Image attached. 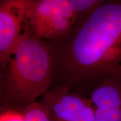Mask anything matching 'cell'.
Returning <instances> with one entry per match:
<instances>
[{"label": "cell", "instance_id": "cell-3", "mask_svg": "<svg viewBox=\"0 0 121 121\" xmlns=\"http://www.w3.org/2000/svg\"><path fill=\"white\" fill-rule=\"evenodd\" d=\"M69 0L32 1L26 22L36 37L54 39L67 34L76 19Z\"/></svg>", "mask_w": 121, "mask_h": 121}, {"label": "cell", "instance_id": "cell-4", "mask_svg": "<svg viewBox=\"0 0 121 121\" xmlns=\"http://www.w3.org/2000/svg\"><path fill=\"white\" fill-rule=\"evenodd\" d=\"M51 121H96L94 108L88 98L56 87L42 95L40 102Z\"/></svg>", "mask_w": 121, "mask_h": 121}, {"label": "cell", "instance_id": "cell-9", "mask_svg": "<svg viewBox=\"0 0 121 121\" xmlns=\"http://www.w3.org/2000/svg\"><path fill=\"white\" fill-rule=\"evenodd\" d=\"M0 121H25L22 111L13 109H2Z\"/></svg>", "mask_w": 121, "mask_h": 121}, {"label": "cell", "instance_id": "cell-7", "mask_svg": "<svg viewBox=\"0 0 121 121\" xmlns=\"http://www.w3.org/2000/svg\"><path fill=\"white\" fill-rule=\"evenodd\" d=\"M25 121H51L45 108L40 102H33L22 110Z\"/></svg>", "mask_w": 121, "mask_h": 121}, {"label": "cell", "instance_id": "cell-1", "mask_svg": "<svg viewBox=\"0 0 121 121\" xmlns=\"http://www.w3.org/2000/svg\"><path fill=\"white\" fill-rule=\"evenodd\" d=\"M86 13L64 47V74L72 81H121V1H103Z\"/></svg>", "mask_w": 121, "mask_h": 121}, {"label": "cell", "instance_id": "cell-5", "mask_svg": "<svg viewBox=\"0 0 121 121\" xmlns=\"http://www.w3.org/2000/svg\"><path fill=\"white\" fill-rule=\"evenodd\" d=\"M32 1L6 0L0 3V63L6 67L22 34Z\"/></svg>", "mask_w": 121, "mask_h": 121}, {"label": "cell", "instance_id": "cell-6", "mask_svg": "<svg viewBox=\"0 0 121 121\" xmlns=\"http://www.w3.org/2000/svg\"><path fill=\"white\" fill-rule=\"evenodd\" d=\"M88 98L94 108L96 121H121V81H102Z\"/></svg>", "mask_w": 121, "mask_h": 121}, {"label": "cell", "instance_id": "cell-8", "mask_svg": "<svg viewBox=\"0 0 121 121\" xmlns=\"http://www.w3.org/2000/svg\"><path fill=\"white\" fill-rule=\"evenodd\" d=\"M72 10L76 16H78V13L83 12L88 13L93 9L97 7L103 2L98 0H69Z\"/></svg>", "mask_w": 121, "mask_h": 121}, {"label": "cell", "instance_id": "cell-2", "mask_svg": "<svg viewBox=\"0 0 121 121\" xmlns=\"http://www.w3.org/2000/svg\"><path fill=\"white\" fill-rule=\"evenodd\" d=\"M54 59L49 48L32 33L26 22L6 67L1 93L2 109L22 111L48 90Z\"/></svg>", "mask_w": 121, "mask_h": 121}]
</instances>
